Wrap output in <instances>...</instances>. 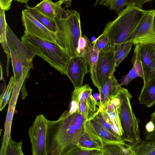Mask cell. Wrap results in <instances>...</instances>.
<instances>
[{"label": "cell", "instance_id": "cell-1", "mask_svg": "<svg viewBox=\"0 0 155 155\" xmlns=\"http://www.w3.org/2000/svg\"><path fill=\"white\" fill-rule=\"evenodd\" d=\"M86 119L77 111H64L56 120H47L46 146L48 154L69 155L77 146L85 131Z\"/></svg>", "mask_w": 155, "mask_h": 155}, {"label": "cell", "instance_id": "cell-2", "mask_svg": "<svg viewBox=\"0 0 155 155\" xmlns=\"http://www.w3.org/2000/svg\"><path fill=\"white\" fill-rule=\"evenodd\" d=\"M148 12L134 5H129L115 19L106 24L102 34L107 37L112 45L116 46L126 43Z\"/></svg>", "mask_w": 155, "mask_h": 155}, {"label": "cell", "instance_id": "cell-3", "mask_svg": "<svg viewBox=\"0 0 155 155\" xmlns=\"http://www.w3.org/2000/svg\"><path fill=\"white\" fill-rule=\"evenodd\" d=\"M55 20L57 44L71 57L78 54L79 44L82 36L79 13L75 10H65L63 16Z\"/></svg>", "mask_w": 155, "mask_h": 155}, {"label": "cell", "instance_id": "cell-4", "mask_svg": "<svg viewBox=\"0 0 155 155\" xmlns=\"http://www.w3.org/2000/svg\"><path fill=\"white\" fill-rule=\"evenodd\" d=\"M21 40L62 75H66L71 58L68 53L58 45L37 37L23 35Z\"/></svg>", "mask_w": 155, "mask_h": 155}, {"label": "cell", "instance_id": "cell-5", "mask_svg": "<svg viewBox=\"0 0 155 155\" xmlns=\"http://www.w3.org/2000/svg\"><path fill=\"white\" fill-rule=\"evenodd\" d=\"M6 38L15 82L25 71L33 67V60L36 54L30 47L18 38L8 24Z\"/></svg>", "mask_w": 155, "mask_h": 155}, {"label": "cell", "instance_id": "cell-6", "mask_svg": "<svg viewBox=\"0 0 155 155\" xmlns=\"http://www.w3.org/2000/svg\"><path fill=\"white\" fill-rule=\"evenodd\" d=\"M117 95L119 100V114L123 131L122 138L129 143L138 142L141 139L138 120L131 105L132 96L127 89L121 86Z\"/></svg>", "mask_w": 155, "mask_h": 155}, {"label": "cell", "instance_id": "cell-7", "mask_svg": "<svg viewBox=\"0 0 155 155\" xmlns=\"http://www.w3.org/2000/svg\"><path fill=\"white\" fill-rule=\"evenodd\" d=\"M155 10H148L146 15L127 40L137 44H150L155 45Z\"/></svg>", "mask_w": 155, "mask_h": 155}, {"label": "cell", "instance_id": "cell-8", "mask_svg": "<svg viewBox=\"0 0 155 155\" xmlns=\"http://www.w3.org/2000/svg\"><path fill=\"white\" fill-rule=\"evenodd\" d=\"M47 120L42 114L36 116L28 130L33 155H47Z\"/></svg>", "mask_w": 155, "mask_h": 155}, {"label": "cell", "instance_id": "cell-9", "mask_svg": "<svg viewBox=\"0 0 155 155\" xmlns=\"http://www.w3.org/2000/svg\"><path fill=\"white\" fill-rule=\"evenodd\" d=\"M29 70L25 71L21 76L15 82L12 94L10 99L7 113L4 125V133L2 137L0 151V155H5L8 140L11 138V129L15 106L20 92L28 77Z\"/></svg>", "mask_w": 155, "mask_h": 155}, {"label": "cell", "instance_id": "cell-10", "mask_svg": "<svg viewBox=\"0 0 155 155\" xmlns=\"http://www.w3.org/2000/svg\"><path fill=\"white\" fill-rule=\"evenodd\" d=\"M116 46L112 45L99 51L96 66L97 85L100 92L113 73L114 63Z\"/></svg>", "mask_w": 155, "mask_h": 155}, {"label": "cell", "instance_id": "cell-11", "mask_svg": "<svg viewBox=\"0 0 155 155\" xmlns=\"http://www.w3.org/2000/svg\"><path fill=\"white\" fill-rule=\"evenodd\" d=\"M21 20L25 28V35L37 37L48 42L56 44V34L41 23L25 9L21 12Z\"/></svg>", "mask_w": 155, "mask_h": 155}, {"label": "cell", "instance_id": "cell-12", "mask_svg": "<svg viewBox=\"0 0 155 155\" xmlns=\"http://www.w3.org/2000/svg\"><path fill=\"white\" fill-rule=\"evenodd\" d=\"M93 90L87 84L74 87L73 92L78 99V107L77 111L86 120L90 119L98 110V103L92 95Z\"/></svg>", "mask_w": 155, "mask_h": 155}, {"label": "cell", "instance_id": "cell-13", "mask_svg": "<svg viewBox=\"0 0 155 155\" xmlns=\"http://www.w3.org/2000/svg\"><path fill=\"white\" fill-rule=\"evenodd\" d=\"M88 66L86 59L80 55L71 57L66 75L74 87L83 85L84 78L88 73Z\"/></svg>", "mask_w": 155, "mask_h": 155}, {"label": "cell", "instance_id": "cell-14", "mask_svg": "<svg viewBox=\"0 0 155 155\" xmlns=\"http://www.w3.org/2000/svg\"><path fill=\"white\" fill-rule=\"evenodd\" d=\"M85 36L86 45L84 48L80 51L79 54L86 59L89 66V72L92 84L96 87L97 81L96 70L99 51L95 41L91 42L86 35Z\"/></svg>", "mask_w": 155, "mask_h": 155}, {"label": "cell", "instance_id": "cell-15", "mask_svg": "<svg viewBox=\"0 0 155 155\" xmlns=\"http://www.w3.org/2000/svg\"><path fill=\"white\" fill-rule=\"evenodd\" d=\"M84 127L86 131L103 142L125 143L121 137L112 134L93 119L87 120Z\"/></svg>", "mask_w": 155, "mask_h": 155}, {"label": "cell", "instance_id": "cell-16", "mask_svg": "<svg viewBox=\"0 0 155 155\" xmlns=\"http://www.w3.org/2000/svg\"><path fill=\"white\" fill-rule=\"evenodd\" d=\"M134 52L143 64L149 78L155 75V45L137 44L135 45Z\"/></svg>", "mask_w": 155, "mask_h": 155}, {"label": "cell", "instance_id": "cell-17", "mask_svg": "<svg viewBox=\"0 0 155 155\" xmlns=\"http://www.w3.org/2000/svg\"><path fill=\"white\" fill-rule=\"evenodd\" d=\"M119 100L117 94L110 98L103 107L99 108L106 114L113 129L118 136L122 138L123 131L119 117Z\"/></svg>", "mask_w": 155, "mask_h": 155}, {"label": "cell", "instance_id": "cell-18", "mask_svg": "<svg viewBox=\"0 0 155 155\" xmlns=\"http://www.w3.org/2000/svg\"><path fill=\"white\" fill-rule=\"evenodd\" d=\"M63 4L61 0L56 2L52 0H42L34 7L45 15L55 20L64 14L65 10L61 7Z\"/></svg>", "mask_w": 155, "mask_h": 155}, {"label": "cell", "instance_id": "cell-19", "mask_svg": "<svg viewBox=\"0 0 155 155\" xmlns=\"http://www.w3.org/2000/svg\"><path fill=\"white\" fill-rule=\"evenodd\" d=\"M121 86L114 74H112L99 92V108L103 107L110 98L116 95Z\"/></svg>", "mask_w": 155, "mask_h": 155}, {"label": "cell", "instance_id": "cell-20", "mask_svg": "<svg viewBox=\"0 0 155 155\" xmlns=\"http://www.w3.org/2000/svg\"><path fill=\"white\" fill-rule=\"evenodd\" d=\"M138 99L141 104L147 107L155 104V75L144 82Z\"/></svg>", "mask_w": 155, "mask_h": 155}, {"label": "cell", "instance_id": "cell-21", "mask_svg": "<svg viewBox=\"0 0 155 155\" xmlns=\"http://www.w3.org/2000/svg\"><path fill=\"white\" fill-rule=\"evenodd\" d=\"M132 155H155V142L147 140L125 144Z\"/></svg>", "mask_w": 155, "mask_h": 155}, {"label": "cell", "instance_id": "cell-22", "mask_svg": "<svg viewBox=\"0 0 155 155\" xmlns=\"http://www.w3.org/2000/svg\"><path fill=\"white\" fill-rule=\"evenodd\" d=\"M5 11L0 8V41L4 52L7 57L6 64V75L8 76L9 74V67L10 59H11L9 52L8 48L6 38V22L5 12Z\"/></svg>", "mask_w": 155, "mask_h": 155}, {"label": "cell", "instance_id": "cell-23", "mask_svg": "<svg viewBox=\"0 0 155 155\" xmlns=\"http://www.w3.org/2000/svg\"><path fill=\"white\" fill-rule=\"evenodd\" d=\"M103 143L85 130L80 137L77 146L81 148L86 149H100L103 146Z\"/></svg>", "mask_w": 155, "mask_h": 155}, {"label": "cell", "instance_id": "cell-24", "mask_svg": "<svg viewBox=\"0 0 155 155\" xmlns=\"http://www.w3.org/2000/svg\"><path fill=\"white\" fill-rule=\"evenodd\" d=\"M25 7L26 10L34 18L49 30L55 33L57 25L55 19L45 15L34 7H31L27 5Z\"/></svg>", "mask_w": 155, "mask_h": 155}, {"label": "cell", "instance_id": "cell-25", "mask_svg": "<svg viewBox=\"0 0 155 155\" xmlns=\"http://www.w3.org/2000/svg\"><path fill=\"white\" fill-rule=\"evenodd\" d=\"M103 155H132L124 144L103 142Z\"/></svg>", "mask_w": 155, "mask_h": 155}, {"label": "cell", "instance_id": "cell-26", "mask_svg": "<svg viewBox=\"0 0 155 155\" xmlns=\"http://www.w3.org/2000/svg\"><path fill=\"white\" fill-rule=\"evenodd\" d=\"M133 43L129 42L116 46L114 63L113 73H114L117 67L128 56L130 52Z\"/></svg>", "mask_w": 155, "mask_h": 155}, {"label": "cell", "instance_id": "cell-27", "mask_svg": "<svg viewBox=\"0 0 155 155\" xmlns=\"http://www.w3.org/2000/svg\"><path fill=\"white\" fill-rule=\"evenodd\" d=\"M125 0H95L94 6H105L118 14L125 8Z\"/></svg>", "mask_w": 155, "mask_h": 155}, {"label": "cell", "instance_id": "cell-28", "mask_svg": "<svg viewBox=\"0 0 155 155\" xmlns=\"http://www.w3.org/2000/svg\"><path fill=\"white\" fill-rule=\"evenodd\" d=\"M131 62L135 68L138 77L141 78L145 82L150 79L146 68L137 54L134 52Z\"/></svg>", "mask_w": 155, "mask_h": 155}, {"label": "cell", "instance_id": "cell-29", "mask_svg": "<svg viewBox=\"0 0 155 155\" xmlns=\"http://www.w3.org/2000/svg\"><path fill=\"white\" fill-rule=\"evenodd\" d=\"M90 119L94 120L112 134L117 136L113 129L107 114L101 108H99L98 110Z\"/></svg>", "mask_w": 155, "mask_h": 155}, {"label": "cell", "instance_id": "cell-30", "mask_svg": "<svg viewBox=\"0 0 155 155\" xmlns=\"http://www.w3.org/2000/svg\"><path fill=\"white\" fill-rule=\"evenodd\" d=\"M14 76H12L6 87L3 90L0 97V110H2L8 102L15 84Z\"/></svg>", "mask_w": 155, "mask_h": 155}, {"label": "cell", "instance_id": "cell-31", "mask_svg": "<svg viewBox=\"0 0 155 155\" xmlns=\"http://www.w3.org/2000/svg\"><path fill=\"white\" fill-rule=\"evenodd\" d=\"M145 140L155 142V111L150 116V121L145 126Z\"/></svg>", "mask_w": 155, "mask_h": 155}, {"label": "cell", "instance_id": "cell-32", "mask_svg": "<svg viewBox=\"0 0 155 155\" xmlns=\"http://www.w3.org/2000/svg\"><path fill=\"white\" fill-rule=\"evenodd\" d=\"M22 140L17 142L9 139L6 150V155H23L22 148Z\"/></svg>", "mask_w": 155, "mask_h": 155}, {"label": "cell", "instance_id": "cell-33", "mask_svg": "<svg viewBox=\"0 0 155 155\" xmlns=\"http://www.w3.org/2000/svg\"><path fill=\"white\" fill-rule=\"evenodd\" d=\"M103 155L101 149H86L81 148L78 146L69 154V155Z\"/></svg>", "mask_w": 155, "mask_h": 155}, {"label": "cell", "instance_id": "cell-34", "mask_svg": "<svg viewBox=\"0 0 155 155\" xmlns=\"http://www.w3.org/2000/svg\"><path fill=\"white\" fill-rule=\"evenodd\" d=\"M94 41L99 51L112 45L107 37L102 34Z\"/></svg>", "mask_w": 155, "mask_h": 155}, {"label": "cell", "instance_id": "cell-35", "mask_svg": "<svg viewBox=\"0 0 155 155\" xmlns=\"http://www.w3.org/2000/svg\"><path fill=\"white\" fill-rule=\"evenodd\" d=\"M137 77L138 75L136 71L133 67L129 73L123 78L121 83L119 84L120 86H127L132 80Z\"/></svg>", "mask_w": 155, "mask_h": 155}, {"label": "cell", "instance_id": "cell-36", "mask_svg": "<svg viewBox=\"0 0 155 155\" xmlns=\"http://www.w3.org/2000/svg\"><path fill=\"white\" fill-rule=\"evenodd\" d=\"M30 0H0V8L8 11L10 9L12 2L15 1L21 4H27Z\"/></svg>", "mask_w": 155, "mask_h": 155}, {"label": "cell", "instance_id": "cell-37", "mask_svg": "<svg viewBox=\"0 0 155 155\" xmlns=\"http://www.w3.org/2000/svg\"><path fill=\"white\" fill-rule=\"evenodd\" d=\"M153 0H125V7L130 5H134L136 7L142 8L143 4L147 2Z\"/></svg>", "mask_w": 155, "mask_h": 155}, {"label": "cell", "instance_id": "cell-38", "mask_svg": "<svg viewBox=\"0 0 155 155\" xmlns=\"http://www.w3.org/2000/svg\"><path fill=\"white\" fill-rule=\"evenodd\" d=\"M63 3L65 5L66 8L70 7L71 5L72 2L73 0H61Z\"/></svg>", "mask_w": 155, "mask_h": 155}, {"label": "cell", "instance_id": "cell-39", "mask_svg": "<svg viewBox=\"0 0 155 155\" xmlns=\"http://www.w3.org/2000/svg\"><path fill=\"white\" fill-rule=\"evenodd\" d=\"M154 26H155V22H154Z\"/></svg>", "mask_w": 155, "mask_h": 155}]
</instances>
